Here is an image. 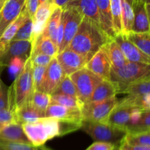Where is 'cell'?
Here are the masks:
<instances>
[{
	"label": "cell",
	"mask_w": 150,
	"mask_h": 150,
	"mask_svg": "<svg viewBox=\"0 0 150 150\" xmlns=\"http://www.w3.org/2000/svg\"><path fill=\"white\" fill-rule=\"evenodd\" d=\"M82 122L59 120L53 117H42L35 122L22 125L23 131L33 146H40L55 137L81 129Z\"/></svg>",
	"instance_id": "cell-1"
},
{
	"label": "cell",
	"mask_w": 150,
	"mask_h": 150,
	"mask_svg": "<svg viewBox=\"0 0 150 150\" xmlns=\"http://www.w3.org/2000/svg\"><path fill=\"white\" fill-rule=\"evenodd\" d=\"M109 39L98 23L83 17L76 35L66 48L79 53L89 61Z\"/></svg>",
	"instance_id": "cell-2"
},
{
	"label": "cell",
	"mask_w": 150,
	"mask_h": 150,
	"mask_svg": "<svg viewBox=\"0 0 150 150\" xmlns=\"http://www.w3.org/2000/svg\"><path fill=\"white\" fill-rule=\"evenodd\" d=\"M81 129L90 136L95 142H107L112 144L116 147H120L127 134L125 129L108 122L87 120L82 121Z\"/></svg>",
	"instance_id": "cell-3"
},
{
	"label": "cell",
	"mask_w": 150,
	"mask_h": 150,
	"mask_svg": "<svg viewBox=\"0 0 150 150\" xmlns=\"http://www.w3.org/2000/svg\"><path fill=\"white\" fill-rule=\"evenodd\" d=\"M14 102L15 110L30 102L35 92L32 78V62L30 56L26 59L24 67L15 79L14 83L9 88ZM14 110V111H15Z\"/></svg>",
	"instance_id": "cell-4"
},
{
	"label": "cell",
	"mask_w": 150,
	"mask_h": 150,
	"mask_svg": "<svg viewBox=\"0 0 150 150\" xmlns=\"http://www.w3.org/2000/svg\"><path fill=\"white\" fill-rule=\"evenodd\" d=\"M150 75V64L127 62L119 68L111 67L109 80L117 86L118 94L122 93L129 83Z\"/></svg>",
	"instance_id": "cell-5"
},
{
	"label": "cell",
	"mask_w": 150,
	"mask_h": 150,
	"mask_svg": "<svg viewBox=\"0 0 150 150\" xmlns=\"http://www.w3.org/2000/svg\"><path fill=\"white\" fill-rule=\"evenodd\" d=\"M70 77L76 86L78 98L82 104L89 102L95 88L103 80L86 67L72 73Z\"/></svg>",
	"instance_id": "cell-6"
},
{
	"label": "cell",
	"mask_w": 150,
	"mask_h": 150,
	"mask_svg": "<svg viewBox=\"0 0 150 150\" xmlns=\"http://www.w3.org/2000/svg\"><path fill=\"white\" fill-rule=\"evenodd\" d=\"M119 100L116 96L98 102L83 104L81 111L83 120L106 122L110 113L117 105Z\"/></svg>",
	"instance_id": "cell-7"
},
{
	"label": "cell",
	"mask_w": 150,
	"mask_h": 150,
	"mask_svg": "<svg viewBox=\"0 0 150 150\" xmlns=\"http://www.w3.org/2000/svg\"><path fill=\"white\" fill-rule=\"evenodd\" d=\"M64 18L63 40L58 49V54L64 51L77 32L83 16L73 7H65L62 9Z\"/></svg>",
	"instance_id": "cell-8"
},
{
	"label": "cell",
	"mask_w": 150,
	"mask_h": 150,
	"mask_svg": "<svg viewBox=\"0 0 150 150\" xmlns=\"http://www.w3.org/2000/svg\"><path fill=\"white\" fill-rule=\"evenodd\" d=\"M56 58L65 76H70L72 73L84 67L88 62L83 56L69 48H65L59 53Z\"/></svg>",
	"instance_id": "cell-9"
},
{
	"label": "cell",
	"mask_w": 150,
	"mask_h": 150,
	"mask_svg": "<svg viewBox=\"0 0 150 150\" xmlns=\"http://www.w3.org/2000/svg\"><path fill=\"white\" fill-rule=\"evenodd\" d=\"M64 76L58 60L56 57H53L46 67L42 83L38 91L51 95Z\"/></svg>",
	"instance_id": "cell-10"
},
{
	"label": "cell",
	"mask_w": 150,
	"mask_h": 150,
	"mask_svg": "<svg viewBox=\"0 0 150 150\" xmlns=\"http://www.w3.org/2000/svg\"><path fill=\"white\" fill-rule=\"evenodd\" d=\"M132 8L134 16L131 27L132 32H150L149 1L135 0Z\"/></svg>",
	"instance_id": "cell-11"
},
{
	"label": "cell",
	"mask_w": 150,
	"mask_h": 150,
	"mask_svg": "<svg viewBox=\"0 0 150 150\" xmlns=\"http://www.w3.org/2000/svg\"><path fill=\"white\" fill-rule=\"evenodd\" d=\"M114 39L118 44L127 61L150 64V56L142 52L133 42L126 38L124 34L120 33L115 35Z\"/></svg>",
	"instance_id": "cell-12"
},
{
	"label": "cell",
	"mask_w": 150,
	"mask_h": 150,
	"mask_svg": "<svg viewBox=\"0 0 150 150\" xmlns=\"http://www.w3.org/2000/svg\"><path fill=\"white\" fill-rule=\"evenodd\" d=\"M30 41L12 40L6 48L0 52V65L3 67L8 65L12 58L21 57L28 59L31 53Z\"/></svg>",
	"instance_id": "cell-13"
},
{
	"label": "cell",
	"mask_w": 150,
	"mask_h": 150,
	"mask_svg": "<svg viewBox=\"0 0 150 150\" xmlns=\"http://www.w3.org/2000/svg\"><path fill=\"white\" fill-rule=\"evenodd\" d=\"M26 0H4L0 10V36L24 8Z\"/></svg>",
	"instance_id": "cell-14"
},
{
	"label": "cell",
	"mask_w": 150,
	"mask_h": 150,
	"mask_svg": "<svg viewBox=\"0 0 150 150\" xmlns=\"http://www.w3.org/2000/svg\"><path fill=\"white\" fill-rule=\"evenodd\" d=\"M84 67L98 75L103 79L109 80L111 65L106 52L103 46L88 61Z\"/></svg>",
	"instance_id": "cell-15"
},
{
	"label": "cell",
	"mask_w": 150,
	"mask_h": 150,
	"mask_svg": "<svg viewBox=\"0 0 150 150\" xmlns=\"http://www.w3.org/2000/svg\"><path fill=\"white\" fill-rule=\"evenodd\" d=\"M57 6L53 4L52 1H47L40 4L36 10L35 16L32 18L33 21V30L31 44L35 42V40L42 34L48 19L52 13L54 9Z\"/></svg>",
	"instance_id": "cell-16"
},
{
	"label": "cell",
	"mask_w": 150,
	"mask_h": 150,
	"mask_svg": "<svg viewBox=\"0 0 150 150\" xmlns=\"http://www.w3.org/2000/svg\"><path fill=\"white\" fill-rule=\"evenodd\" d=\"M45 117H53L69 121H83L81 111L79 108L67 107L58 104L51 103L45 110Z\"/></svg>",
	"instance_id": "cell-17"
},
{
	"label": "cell",
	"mask_w": 150,
	"mask_h": 150,
	"mask_svg": "<svg viewBox=\"0 0 150 150\" xmlns=\"http://www.w3.org/2000/svg\"><path fill=\"white\" fill-rule=\"evenodd\" d=\"M29 18H30V16L26 7H24L18 17L4 29L3 33L0 36V52L2 51L6 48V46L11 42L21 26Z\"/></svg>",
	"instance_id": "cell-18"
},
{
	"label": "cell",
	"mask_w": 150,
	"mask_h": 150,
	"mask_svg": "<svg viewBox=\"0 0 150 150\" xmlns=\"http://www.w3.org/2000/svg\"><path fill=\"white\" fill-rule=\"evenodd\" d=\"M136 108H137L121 104L118 102L117 105L110 113L106 122L125 129L126 125L127 124L129 120H130L132 112Z\"/></svg>",
	"instance_id": "cell-19"
},
{
	"label": "cell",
	"mask_w": 150,
	"mask_h": 150,
	"mask_svg": "<svg viewBox=\"0 0 150 150\" xmlns=\"http://www.w3.org/2000/svg\"><path fill=\"white\" fill-rule=\"evenodd\" d=\"M99 13V24L101 29L110 38H114L115 34L113 27L110 0H96Z\"/></svg>",
	"instance_id": "cell-20"
},
{
	"label": "cell",
	"mask_w": 150,
	"mask_h": 150,
	"mask_svg": "<svg viewBox=\"0 0 150 150\" xmlns=\"http://www.w3.org/2000/svg\"><path fill=\"white\" fill-rule=\"evenodd\" d=\"M45 117V113L35 108L31 102H28L15 110V122L23 125L35 122L40 118Z\"/></svg>",
	"instance_id": "cell-21"
},
{
	"label": "cell",
	"mask_w": 150,
	"mask_h": 150,
	"mask_svg": "<svg viewBox=\"0 0 150 150\" xmlns=\"http://www.w3.org/2000/svg\"><path fill=\"white\" fill-rule=\"evenodd\" d=\"M65 7H74L83 17L92 19L99 24V13L96 0H70Z\"/></svg>",
	"instance_id": "cell-22"
},
{
	"label": "cell",
	"mask_w": 150,
	"mask_h": 150,
	"mask_svg": "<svg viewBox=\"0 0 150 150\" xmlns=\"http://www.w3.org/2000/svg\"><path fill=\"white\" fill-rule=\"evenodd\" d=\"M0 140L31 144L23 131L22 125L11 122L4 126L0 131Z\"/></svg>",
	"instance_id": "cell-23"
},
{
	"label": "cell",
	"mask_w": 150,
	"mask_h": 150,
	"mask_svg": "<svg viewBox=\"0 0 150 150\" xmlns=\"http://www.w3.org/2000/svg\"><path fill=\"white\" fill-rule=\"evenodd\" d=\"M118 92L115 84L108 79H103L95 88L89 102L104 100L116 96Z\"/></svg>",
	"instance_id": "cell-24"
},
{
	"label": "cell",
	"mask_w": 150,
	"mask_h": 150,
	"mask_svg": "<svg viewBox=\"0 0 150 150\" xmlns=\"http://www.w3.org/2000/svg\"><path fill=\"white\" fill-rule=\"evenodd\" d=\"M103 48L109 59L111 67L119 68L122 67L128 62L114 38H110L106 43L103 45Z\"/></svg>",
	"instance_id": "cell-25"
},
{
	"label": "cell",
	"mask_w": 150,
	"mask_h": 150,
	"mask_svg": "<svg viewBox=\"0 0 150 150\" xmlns=\"http://www.w3.org/2000/svg\"><path fill=\"white\" fill-rule=\"evenodd\" d=\"M37 54H43L51 57H56L58 54V48L47 37L39 36L32 43L30 56Z\"/></svg>",
	"instance_id": "cell-26"
},
{
	"label": "cell",
	"mask_w": 150,
	"mask_h": 150,
	"mask_svg": "<svg viewBox=\"0 0 150 150\" xmlns=\"http://www.w3.org/2000/svg\"><path fill=\"white\" fill-rule=\"evenodd\" d=\"M62 9L59 7H56L53 10L52 13L49 16L46 25L42 31V34L40 36L47 37L50 38L53 42L57 45V30L59 25L61 21Z\"/></svg>",
	"instance_id": "cell-27"
},
{
	"label": "cell",
	"mask_w": 150,
	"mask_h": 150,
	"mask_svg": "<svg viewBox=\"0 0 150 150\" xmlns=\"http://www.w3.org/2000/svg\"><path fill=\"white\" fill-rule=\"evenodd\" d=\"M124 35L142 52L150 56V32H134L130 31Z\"/></svg>",
	"instance_id": "cell-28"
},
{
	"label": "cell",
	"mask_w": 150,
	"mask_h": 150,
	"mask_svg": "<svg viewBox=\"0 0 150 150\" xmlns=\"http://www.w3.org/2000/svg\"><path fill=\"white\" fill-rule=\"evenodd\" d=\"M118 102L124 105L140 108L144 111H148L150 109V93L142 95H127V96Z\"/></svg>",
	"instance_id": "cell-29"
},
{
	"label": "cell",
	"mask_w": 150,
	"mask_h": 150,
	"mask_svg": "<svg viewBox=\"0 0 150 150\" xmlns=\"http://www.w3.org/2000/svg\"><path fill=\"white\" fill-rule=\"evenodd\" d=\"M122 93L133 95H142L150 93L149 76L138 79L129 83L124 89Z\"/></svg>",
	"instance_id": "cell-30"
},
{
	"label": "cell",
	"mask_w": 150,
	"mask_h": 150,
	"mask_svg": "<svg viewBox=\"0 0 150 150\" xmlns=\"http://www.w3.org/2000/svg\"><path fill=\"white\" fill-rule=\"evenodd\" d=\"M122 4V33L126 34L131 31L133 22V10L126 0H121Z\"/></svg>",
	"instance_id": "cell-31"
},
{
	"label": "cell",
	"mask_w": 150,
	"mask_h": 150,
	"mask_svg": "<svg viewBox=\"0 0 150 150\" xmlns=\"http://www.w3.org/2000/svg\"><path fill=\"white\" fill-rule=\"evenodd\" d=\"M113 27L115 35L122 33V4L121 0H110Z\"/></svg>",
	"instance_id": "cell-32"
},
{
	"label": "cell",
	"mask_w": 150,
	"mask_h": 150,
	"mask_svg": "<svg viewBox=\"0 0 150 150\" xmlns=\"http://www.w3.org/2000/svg\"><path fill=\"white\" fill-rule=\"evenodd\" d=\"M57 94L67 95L78 98L76 86L70 79V76H64L63 77L51 95H57Z\"/></svg>",
	"instance_id": "cell-33"
},
{
	"label": "cell",
	"mask_w": 150,
	"mask_h": 150,
	"mask_svg": "<svg viewBox=\"0 0 150 150\" xmlns=\"http://www.w3.org/2000/svg\"><path fill=\"white\" fill-rule=\"evenodd\" d=\"M51 103L79 108H81L82 105H83V104L81 103L79 98H76V97L70 96V95H62V94L51 95Z\"/></svg>",
	"instance_id": "cell-34"
},
{
	"label": "cell",
	"mask_w": 150,
	"mask_h": 150,
	"mask_svg": "<svg viewBox=\"0 0 150 150\" xmlns=\"http://www.w3.org/2000/svg\"><path fill=\"white\" fill-rule=\"evenodd\" d=\"M51 95L40 91L35 90L31 98V103L39 109L40 111L45 113L48 105L51 103Z\"/></svg>",
	"instance_id": "cell-35"
},
{
	"label": "cell",
	"mask_w": 150,
	"mask_h": 150,
	"mask_svg": "<svg viewBox=\"0 0 150 150\" xmlns=\"http://www.w3.org/2000/svg\"><path fill=\"white\" fill-rule=\"evenodd\" d=\"M124 141L131 145L150 146V131L127 133Z\"/></svg>",
	"instance_id": "cell-36"
},
{
	"label": "cell",
	"mask_w": 150,
	"mask_h": 150,
	"mask_svg": "<svg viewBox=\"0 0 150 150\" xmlns=\"http://www.w3.org/2000/svg\"><path fill=\"white\" fill-rule=\"evenodd\" d=\"M150 131V112L149 110L144 111L139 122L136 125L126 130L127 133H142Z\"/></svg>",
	"instance_id": "cell-37"
},
{
	"label": "cell",
	"mask_w": 150,
	"mask_h": 150,
	"mask_svg": "<svg viewBox=\"0 0 150 150\" xmlns=\"http://www.w3.org/2000/svg\"><path fill=\"white\" fill-rule=\"evenodd\" d=\"M32 30H33V21L30 18L21 26L12 40H28L31 42Z\"/></svg>",
	"instance_id": "cell-38"
},
{
	"label": "cell",
	"mask_w": 150,
	"mask_h": 150,
	"mask_svg": "<svg viewBox=\"0 0 150 150\" xmlns=\"http://www.w3.org/2000/svg\"><path fill=\"white\" fill-rule=\"evenodd\" d=\"M0 149L4 150H39L38 146H35L32 144L13 142L0 140Z\"/></svg>",
	"instance_id": "cell-39"
},
{
	"label": "cell",
	"mask_w": 150,
	"mask_h": 150,
	"mask_svg": "<svg viewBox=\"0 0 150 150\" xmlns=\"http://www.w3.org/2000/svg\"><path fill=\"white\" fill-rule=\"evenodd\" d=\"M26 59H27L23 58V57H13V58H12L10 60L7 66L9 67V70H10V74L12 75V76L14 79H16L18 75L23 70Z\"/></svg>",
	"instance_id": "cell-40"
},
{
	"label": "cell",
	"mask_w": 150,
	"mask_h": 150,
	"mask_svg": "<svg viewBox=\"0 0 150 150\" xmlns=\"http://www.w3.org/2000/svg\"><path fill=\"white\" fill-rule=\"evenodd\" d=\"M46 67L40 65H35L32 64V78H33V84L35 90H38L42 83L45 74Z\"/></svg>",
	"instance_id": "cell-41"
},
{
	"label": "cell",
	"mask_w": 150,
	"mask_h": 150,
	"mask_svg": "<svg viewBox=\"0 0 150 150\" xmlns=\"http://www.w3.org/2000/svg\"><path fill=\"white\" fill-rule=\"evenodd\" d=\"M4 108H10L9 90L7 86L0 79V109Z\"/></svg>",
	"instance_id": "cell-42"
},
{
	"label": "cell",
	"mask_w": 150,
	"mask_h": 150,
	"mask_svg": "<svg viewBox=\"0 0 150 150\" xmlns=\"http://www.w3.org/2000/svg\"><path fill=\"white\" fill-rule=\"evenodd\" d=\"M11 122H15L13 111L10 108L0 109V131L4 126Z\"/></svg>",
	"instance_id": "cell-43"
},
{
	"label": "cell",
	"mask_w": 150,
	"mask_h": 150,
	"mask_svg": "<svg viewBox=\"0 0 150 150\" xmlns=\"http://www.w3.org/2000/svg\"><path fill=\"white\" fill-rule=\"evenodd\" d=\"M32 64L35 65H40L47 67L53 57H49L43 54H37L33 56H30Z\"/></svg>",
	"instance_id": "cell-44"
},
{
	"label": "cell",
	"mask_w": 150,
	"mask_h": 150,
	"mask_svg": "<svg viewBox=\"0 0 150 150\" xmlns=\"http://www.w3.org/2000/svg\"><path fill=\"white\" fill-rule=\"evenodd\" d=\"M116 146L114 144L107 142H95L86 150H112Z\"/></svg>",
	"instance_id": "cell-45"
},
{
	"label": "cell",
	"mask_w": 150,
	"mask_h": 150,
	"mask_svg": "<svg viewBox=\"0 0 150 150\" xmlns=\"http://www.w3.org/2000/svg\"><path fill=\"white\" fill-rule=\"evenodd\" d=\"M40 4L39 0H26L25 3V7L29 13L31 18H33L36 10Z\"/></svg>",
	"instance_id": "cell-46"
},
{
	"label": "cell",
	"mask_w": 150,
	"mask_h": 150,
	"mask_svg": "<svg viewBox=\"0 0 150 150\" xmlns=\"http://www.w3.org/2000/svg\"><path fill=\"white\" fill-rule=\"evenodd\" d=\"M120 149L121 150H150V146L131 145L124 141L120 146Z\"/></svg>",
	"instance_id": "cell-47"
},
{
	"label": "cell",
	"mask_w": 150,
	"mask_h": 150,
	"mask_svg": "<svg viewBox=\"0 0 150 150\" xmlns=\"http://www.w3.org/2000/svg\"><path fill=\"white\" fill-rule=\"evenodd\" d=\"M69 1H70V0H52V2L53 4L55 6H57V7H60V8L63 9L66 5H67V4L68 3Z\"/></svg>",
	"instance_id": "cell-48"
},
{
	"label": "cell",
	"mask_w": 150,
	"mask_h": 150,
	"mask_svg": "<svg viewBox=\"0 0 150 150\" xmlns=\"http://www.w3.org/2000/svg\"><path fill=\"white\" fill-rule=\"evenodd\" d=\"M38 149H39V150H51V149H48V147H45V146H44V145H42V146H38Z\"/></svg>",
	"instance_id": "cell-49"
},
{
	"label": "cell",
	"mask_w": 150,
	"mask_h": 150,
	"mask_svg": "<svg viewBox=\"0 0 150 150\" xmlns=\"http://www.w3.org/2000/svg\"><path fill=\"white\" fill-rule=\"evenodd\" d=\"M126 1H127V3H128V4L132 7V5H133V3H134L135 0H126Z\"/></svg>",
	"instance_id": "cell-50"
},
{
	"label": "cell",
	"mask_w": 150,
	"mask_h": 150,
	"mask_svg": "<svg viewBox=\"0 0 150 150\" xmlns=\"http://www.w3.org/2000/svg\"><path fill=\"white\" fill-rule=\"evenodd\" d=\"M52 1V0H39L40 4H42V3L45 2V1Z\"/></svg>",
	"instance_id": "cell-51"
},
{
	"label": "cell",
	"mask_w": 150,
	"mask_h": 150,
	"mask_svg": "<svg viewBox=\"0 0 150 150\" xmlns=\"http://www.w3.org/2000/svg\"><path fill=\"white\" fill-rule=\"evenodd\" d=\"M4 1H3V2H1V3H0V10H1V7H2L3 4H4Z\"/></svg>",
	"instance_id": "cell-52"
},
{
	"label": "cell",
	"mask_w": 150,
	"mask_h": 150,
	"mask_svg": "<svg viewBox=\"0 0 150 150\" xmlns=\"http://www.w3.org/2000/svg\"><path fill=\"white\" fill-rule=\"evenodd\" d=\"M112 150H121V149H120V147H115L114 149H112Z\"/></svg>",
	"instance_id": "cell-53"
},
{
	"label": "cell",
	"mask_w": 150,
	"mask_h": 150,
	"mask_svg": "<svg viewBox=\"0 0 150 150\" xmlns=\"http://www.w3.org/2000/svg\"><path fill=\"white\" fill-rule=\"evenodd\" d=\"M2 68H3L2 66L0 65V73H1V70H2Z\"/></svg>",
	"instance_id": "cell-54"
},
{
	"label": "cell",
	"mask_w": 150,
	"mask_h": 150,
	"mask_svg": "<svg viewBox=\"0 0 150 150\" xmlns=\"http://www.w3.org/2000/svg\"><path fill=\"white\" fill-rule=\"evenodd\" d=\"M4 0H0V3H1V2H3V1H4Z\"/></svg>",
	"instance_id": "cell-55"
},
{
	"label": "cell",
	"mask_w": 150,
	"mask_h": 150,
	"mask_svg": "<svg viewBox=\"0 0 150 150\" xmlns=\"http://www.w3.org/2000/svg\"><path fill=\"white\" fill-rule=\"evenodd\" d=\"M144 1H149V0H144Z\"/></svg>",
	"instance_id": "cell-56"
},
{
	"label": "cell",
	"mask_w": 150,
	"mask_h": 150,
	"mask_svg": "<svg viewBox=\"0 0 150 150\" xmlns=\"http://www.w3.org/2000/svg\"><path fill=\"white\" fill-rule=\"evenodd\" d=\"M0 150H4V149H0Z\"/></svg>",
	"instance_id": "cell-57"
}]
</instances>
